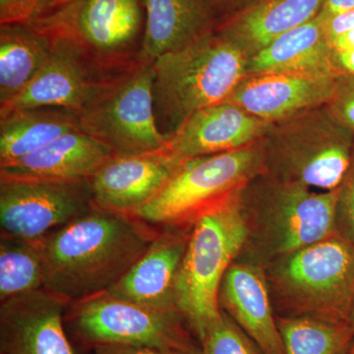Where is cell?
<instances>
[{
	"mask_svg": "<svg viewBox=\"0 0 354 354\" xmlns=\"http://www.w3.org/2000/svg\"><path fill=\"white\" fill-rule=\"evenodd\" d=\"M131 215L97 207L38 242L44 288L67 304L108 291L157 234Z\"/></svg>",
	"mask_w": 354,
	"mask_h": 354,
	"instance_id": "obj_1",
	"label": "cell"
},
{
	"mask_svg": "<svg viewBox=\"0 0 354 354\" xmlns=\"http://www.w3.org/2000/svg\"><path fill=\"white\" fill-rule=\"evenodd\" d=\"M247 227L237 259L268 263L315 243L335 232V192L260 174L241 192Z\"/></svg>",
	"mask_w": 354,
	"mask_h": 354,
	"instance_id": "obj_2",
	"label": "cell"
},
{
	"mask_svg": "<svg viewBox=\"0 0 354 354\" xmlns=\"http://www.w3.org/2000/svg\"><path fill=\"white\" fill-rule=\"evenodd\" d=\"M248 57L213 31L153 62L156 118L165 136L203 109L227 102L246 76Z\"/></svg>",
	"mask_w": 354,
	"mask_h": 354,
	"instance_id": "obj_3",
	"label": "cell"
},
{
	"mask_svg": "<svg viewBox=\"0 0 354 354\" xmlns=\"http://www.w3.org/2000/svg\"><path fill=\"white\" fill-rule=\"evenodd\" d=\"M241 190L195 220L177 277L176 308L200 341L223 315L218 304L221 281L245 245Z\"/></svg>",
	"mask_w": 354,
	"mask_h": 354,
	"instance_id": "obj_4",
	"label": "cell"
},
{
	"mask_svg": "<svg viewBox=\"0 0 354 354\" xmlns=\"http://www.w3.org/2000/svg\"><path fill=\"white\" fill-rule=\"evenodd\" d=\"M257 144L261 174L334 191L351 162L354 133L320 106L270 123Z\"/></svg>",
	"mask_w": 354,
	"mask_h": 354,
	"instance_id": "obj_5",
	"label": "cell"
},
{
	"mask_svg": "<svg viewBox=\"0 0 354 354\" xmlns=\"http://www.w3.org/2000/svg\"><path fill=\"white\" fill-rule=\"evenodd\" d=\"M271 293L292 315L348 321L354 295V244L335 234L264 267Z\"/></svg>",
	"mask_w": 354,
	"mask_h": 354,
	"instance_id": "obj_6",
	"label": "cell"
},
{
	"mask_svg": "<svg viewBox=\"0 0 354 354\" xmlns=\"http://www.w3.org/2000/svg\"><path fill=\"white\" fill-rule=\"evenodd\" d=\"M142 6L144 0H72L25 24L46 38L64 39L102 66L130 70L141 64Z\"/></svg>",
	"mask_w": 354,
	"mask_h": 354,
	"instance_id": "obj_7",
	"label": "cell"
},
{
	"mask_svg": "<svg viewBox=\"0 0 354 354\" xmlns=\"http://www.w3.org/2000/svg\"><path fill=\"white\" fill-rule=\"evenodd\" d=\"M262 172L258 144L184 160L160 193L133 215L148 225L188 228Z\"/></svg>",
	"mask_w": 354,
	"mask_h": 354,
	"instance_id": "obj_8",
	"label": "cell"
},
{
	"mask_svg": "<svg viewBox=\"0 0 354 354\" xmlns=\"http://www.w3.org/2000/svg\"><path fill=\"white\" fill-rule=\"evenodd\" d=\"M70 322L81 341L100 346H148L199 353L184 328L183 316L114 297L108 291L72 304Z\"/></svg>",
	"mask_w": 354,
	"mask_h": 354,
	"instance_id": "obj_9",
	"label": "cell"
},
{
	"mask_svg": "<svg viewBox=\"0 0 354 354\" xmlns=\"http://www.w3.org/2000/svg\"><path fill=\"white\" fill-rule=\"evenodd\" d=\"M153 84V64L141 62L78 114L81 131L114 155L162 150L167 137L156 118Z\"/></svg>",
	"mask_w": 354,
	"mask_h": 354,
	"instance_id": "obj_10",
	"label": "cell"
},
{
	"mask_svg": "<svg viewBox=\"0 0 354 354\" xmlns=\"http://www.w3.org/2000/svg\"><path fill=\"white\" fill-rule=\"evenodd\" d=\"M48 39L51 44L50 59L21 94L0 106V115L41 106L68 109L78 115L135 68H108L64 39Z\"/></svg>",
	"mask_w": 354,
	"mask_h": 354,
	"instance_id": "obj_11",
	"label": "cell"
},
{
	"mask_svg": "<svg viewBox=\"0 0 354 354\" xmlns=\"http://www.w3.org/2000/svg\"><path fill=\"white\" fill-rule=\"evenodd\" d=\"M94 207L90 180L76 183L0 181L2 235L39 241Z\"/></svg>",
	"mask_w": 354,
	"mask_h": 354,
	"instance_id": "obj_12",
	"label": "cell"
},
{
	"mask_svg": "<svg viewBox=\"0 0 354 354\" xmlns=\"http://www.w3.org/2000/svg\"><path fill=\"white\" fill-rule=\"evenodd\" d=\"M180 165L164 149L113 155L90 179L94 206L133 216L157 196Z\"/></svg>",
	"mask_w": 354,
	"mask_h": 354,
	"instance_id": "obj_13",
	"label": "cell"
},
{
	"mask_svg": "<svg viewBox=\"0 0 354 354\" xmlns=\"http://www.w3.org/2000/svg\"><path fill=\"white\" fill-rule=\"evenodd\" d=\"M67 304L44 288L1 302V354H76L64 329Z\"/></svg>",
	"mask_w": 354,
	"mask_h": 354,
	"instance_id": "obj_14",
	"label": "cell"
},
{
	"mask_svg": "<svg viewBox=\"0 0 354 354\" xmlns=\"http://www.w3.org/2000/svg\"><path fill=\"white\" fill-rule=\"evenodd\" d=\"M270 123L223 102L190 115L167 137L164 150L178 162L232 152L259 141Z\"/></svg>",
	"mask_w": 354,
	"mask_h": 354,
	"instance_id": "obj_15",
	"label": "cell"
},
{
	"mask_svg": "<svg viewBox=\"0 0 354 354\" xmlns=\"http://www.w3.org/2000/svg\"><path fill=\"white\" fill-rule=\"evenodd\" d=\"M335 77L307 72H272L246 75L227 102L236 104L255 118L274 122L325 106Z\"/></svg>",
	"mask_w": 354,
	"mask_h": 354,
	"instance_id": "obj_16",
	"label": "cell"
},
{
	"mask_svg": "<svg viewBox=\"0 0 354 354\" xmlns=\"http://www.w3.org/2000/svg\"><path fill=\"white\" fill-rule=\"evenodd\" d=\"M218 304L263 354H285L264 267L235 260L220 288Z\"/></svg>",
	"mask_w": 354,
	"mask_h": 354,
	"instance_id": "obj_17",
	"label": "cell"
},
{
	"mask_svg": "<svg viewBox=\"0 0 354 354\" xmlns=\"http://www.w3.org/2000/svg\"><path fill=\"white\" fill-rule=\"evenodd\" d=\"M113 155L90 135L72 131L31 155L0 165V181L85 183Z\"/></svg>",
	"mask_w": 354,
	"mask_h": 354,
	"instance_id": "obj_18",
	"label": "cell"
},
{
	"mask_svg": "<svg viewBox=\"0 0 354 354\" xmlns=\"http://www.w3.org/2000/svg\"><path fill=\"white\" fill-rule=\"evenodd\" d=\"M190 230L180 228L157 235L143 256L108 292L137 304L176 309L177 277Z\"/></svg>",
	"mask_w": 354,
	"mask_h": 354,
	"instance_id": "obj_19",
	"label": "cell"
},
{
	"mask_svg": "<svg viewBox=\"0 0 354 354\" xmlns=\"http://www.w3.org/2000/svg\"><path fill=\"white\" fill-rule=\"evenodd\" d=\"M144 6L146 24L139 58L145 64L180 50L216 28L209 0H144Z\"/></svg>",
	"mask_w": 354,
	"mask_h": 354,
	"instance_id": "obj_20",
	"label": "cell"
},
{
	"mask_svg": "<svg viewBox=\"0 0 354 354\" xmlns=\"http://www.w3.org/2000/svg\"><path fill=\"white\" fill-rule=\"evenodd\" d=\"M325 0H255L216 28L250 57L320 14Z\"/></svg>",
	"mask_w": 354,
	"mask_h": 354,
	"instance_id": "obj_21",
	"label": "cell"
},
{
	"mask_svg": "<svg viewBox=\"0 0 354 354\" xmlns=\"http://www.w3.org/2000/svg\"><path fill=\"white\" fill-rule=\"evenodd\" d=\"M330 48L320 16L281 35L251 55L246 75L272 72H307L337 76Z\"/></svg>",
	"mask_w": 354,
	"mask_h": 354,
	"instance_id": "obj_22",
	"label": "cell"
},
{
	"mask_svg": "<svg viewBox=\"0 0 354 354\" xmlns=\"http://www.w3.org/2000/svg\"><path fill=\"white\" fill-rule=\"evenodd\" d=\"M78 130V115L62 108L41 106L0 115V165L31 155Z\"/></svg>",
	"mask_w": 354,
	"mask_h": 354,
	"instance_id": "obj_23",
	"label": "cell"
},
{
	"mask_svg": "<svg viewBox=\"0 0 354 354\" xmlns=\"http://www.w3.org/2000/svg\"><path fill=\"white\" fill-rule=\"evenodd\" d=\"M51 44L27 24L0 28V106L25 90L50 59Z\"/></svg>",
	"mask_w": 354,
	"mask_h": 354,
	"instance_id": "obj_24",
	"label": "cell"
},
{
	"mask_svg": "<svg viewBox=\"0 0 354 354\" xmlns=\"http://www.w3.org/2000/svg\"><path fill=\"white\" fill-rule=\"evenodd\" d=\"M285 354H348L354 327L348 321L313 315L277 318Z\"/></svg>",
	"mask_w": 354,
	"mask_h": 354,
	"instance_id": "obj_25",
	"label": "cell"
},
{
	"mask_svg": "<svg viewBox=\"0 0 354 354\" xmlns=\"http://www.w3.org/2000/svg\"><path fill=\"white\" fill-rule=\"evenodd\" d=\"M44 267L38 242L1 235L0 300L6 301L44 288Z\"/></svg>",
	"mask_w": 354,
	"mask_h": 354,
	"instance_id": "obj_26",
	"label": "cell"
},
{
	"mask_svg": "<svg viewBox=\"0 0 354 354\" xmlns=\"http://www.w3.org/2000/svg\"><path fill=\"white\" fill-rule=\"evenodd\" d=\"M203 337L202 354H263L227 313Z\"/></svg>",
	"mask_w": 354,
	"mask_h": 354,
	"instance_id": "obj_27",
	"label": "cell"
},
{
	"mask_svg": "<svg viewBox=\"0 0 354 354\" xmlns=\"http://www.w3.org/2000/svg\"><path fill=\"white\" fill-rule=\"evenodd\" d=\"M335 192V232L354 244V146L348 169Z\"/></svg>",
	"mask_w": 354,
	"mask_h": 354,
	"instance_id": "obj_28",
	"label": "cell"
},
{
	"mask_svg": "<svg viewBox=\"0 0 354 354\" xmlns=\"http://www.w3.org/2000/svg\"><path fill=\"white\" fill-rule=\"evenodd\" d=\"M326 109L337 122L354 133V75L339 74Z\"/></svg>",
	"mask_w": 354,
	"mask_h": 354,
	"instance_id": "obj_29",
	"label": "cell"
},
{
	"mask_svg": "<svg viewBox=\"0 0 354 354\" xmlns=\"http://www.w3.org/2000/svg\"><path fill=\"white\" fill-rule=\"evenodd\" d=\"M43 0H0V25L25 24L38 12Z\"/></svg>",
	"mask_w": 354,
	"mask_h": 354,
	"instance_id": "obj_30",
	"label": "cell"
},
{
	"mask_svg": "<svg viewBox=\"0 0 354 354\" xmlns=\"http://www.w3.org/2000/svg\"><path fill=\"white\" fill-rule=\"evenodd\" d=\"M323 23L326 37L330 43L337 37L354 31V9L337 14L329 20L323 21Z\"/></svg>",
	"mask_w": 354,
	"mask_h": 354,
	"instance_id": "obj_31",
	"label": "cell"
},
{
	"mask_svg": "<svg viewBox=\"0 0 354 354\" xmlns=\"http://www.w3.org/2000/svg\"><path fill=\"white\" fill-rule=\"evenodd\" d=\"M95 354H202L179 353V351H162L148 346H95Z\"/></svg>",
	"mask_w": 354,
	"mask_h": 354,
	"instance_id": "obj_32",
	"label": "cell"
},
{
	"mask_svg": "<svg viewBox=\"0 0 354 354\" xmlns=\"http://www.w3.org/2000/svg\"><path fill=\"white\" fill-rule=\"evenodd\" d=\"M330 62H332L335 75L339 74L354 75V48L346 50H332Z\"/></svg>",
	"mask_w": 354,
	"mask_h": 354,
	"instance_id": "obj_33",
	"label": "cell"
},
{
	"mask_svg": "<svg viewBox=\"0 0 354 354\" xmlns=\"http://www.w3.org/2000/svg\"><path fill=\"white\" fill-rule=\"evenodd\" d=\"M351 9H354V0H325L319 16L323 21H327Z\"/></svg>",
	"mask_w": 354,
	"mask_h": 354,
	"instance_id": "obj_34",
	"label": "cell"
},
{
	"mask_svg": "<svg viewBox=\"0 0 354 354\" xmlns=\"http://www.w3.org/2000/svg\"><path fill=\"white\" fill-rule=\"evenodd\" d=\"M330 48L335 50H353L354 48V31L346 32L337 37L330 43Z\"/></svg>",
	"mask_w": 354,
	"mask_h": 354,
	"instance_id": "obj_35",
	"label": "cell"
},
{
	"mask_svg": "<svg viewBox=\"0 0 354 354\" xmlns=\"http://www.w3.org/2000/svg\"><path fill=\"white\" fill-rule=\"evenodd\" d=\"M70 1H72V0H46V2H44V4L41 6V8L39 9L38 13L37 14L41 12V11L46 10V9L51 8V7L62 6V4L67 3V2Z\"/></svg>",
	"mask_w": 354,
	"mask_h": 354,
	"instance_id": "obj_36",
	"label": "cell"
},
{
	"mask_svg": "<svg viewBox=\"0 0 354 354\" xmlns=\"http://www.w3.org/2000/svg\"><path fill=\"white\" fill-rule=\"evenodd\" d=\"M349 323H351L354 327V295L353 304H351V314H349Z\"/></svg>",
	"mask_w": 354,
	"mask_h": 354,
	"instance_id": "obj_37",
	"label": "cell"
},
{
	"mask_svg": "<svg viewBox=\"0 0 354 354\" xmlns=\"http://www.w3.org/2000/svg\"><path fill=\"white\" fill-rule=\"evenodd\" d=\"M348 354H354V341L353 344H351V348L349 349Z\"/></svg>",
	"mask_w": 354,
	"mask_h": 354,
	"instance_id": "obj_38",
	"label": "cell"
},
{
	"mask_svg": "<svg viewBox=\"0 0 354 354\" xmlns=\"http://www.w3.org/2000/svg\"><path fill=\"white\" fill-rule=\"evenodd\" d=\"M215 1L227 2V1H232V0H215Z\"/></svg>",
	"mask_w": 354,
	"mask_h": 354,
	"instance_id": "obj_39",
	"label": "cell"
},
{
	"mask_svg": "<svg viewBox=\"0 0 354 354\" xmlns=\"http://www.w3.org/2000/svg\"><path fill=\"white\" fill-rule=\"evenodd\" d=\"M46 0H43V2H41V6H43L44 2H46ZM41 6H39V8H41ZM38 11H39V10H38ZM37 13H38V12H37Z\"/></svg>",
	"mask_w": 354,
	"mask_h": 354,
	"instance_id": "obj_40",
	"label": "cell"
}]
</instances>
